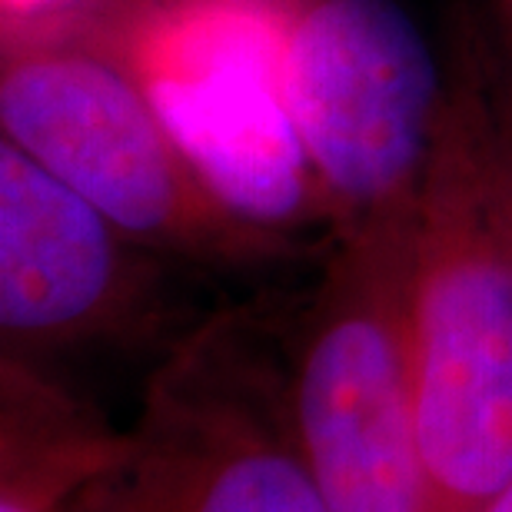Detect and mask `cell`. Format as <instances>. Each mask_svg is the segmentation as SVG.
<instances>
[{"instance_id":"52a82bcc","label":"cell","mask_w":512,"mask_h":512,"mask_svg":"<svg viewBox=\"0 0 512 512\" xmlns=\"http://www.w3.org/2000/svg\"><path fill=\"white\" fill-rule=\"evenodd\" d=\"M94 203L14 143H0V330L4 356L34 363L124 330L143 303V266Z\"/></svg>"},{"instance_id":"ba28073f","label":"cell","mask_w":512,"mask_h":512,"mask_svg":"<svg viewBox=\"0 0 512 512\" xmlns=\"http://www.w3.org/2000/svg\"><path fill=\"white\" fill-rule=\"evenodd\" d=\"M124 429L67 396L34 363L4 356L0 512H97Z\"/></svg>"},{"instance_id":"9c48e42d","label":"cell","mask_w":512,"mask_h":512,"mask_svg":"<svg viewBox=\"0 0 512 512\" xmlns=\"http://www.w3.org/2000/svg\"><path fill=\"white\" fill-rule=\"evenodd\" d=\"M77 0H0L4 10V37L20 40L40 34V20H50L74 7Z\"/></svg>"},{"instance_id":"7a4b0ae2","label":"cell","mask_w":512,"mask_h":512,"mask_svg":"<svg viewBox=\"0 0 512 512\" xmlns=\"http://www.w3.org/2000/svg\"><path fill=\"white\" fill-rule=\"evenodd\" d=\"M283 383L326 509L429 512L413 366V210L346 233Z\"/></svg>"},{"instance_id":"5b68a950","label":"cell","mask_w":512,"mask_h":512,"mask_svg":"<svg viewBox=\"0 0 512 512\" xmlns=\"http://www.w3.org/2000/svg\"><path fill=\"white\" fill-rule=\"evenodd\" d=\"M286 97L346 227L416 207L446 97L433 47L396 0H296Z\"/></svg>"},{"instance_id":"277c9868","label":"cell","mask_w":512,"mask_h":512,"mask_svg":"<svg viewBox=\"0 0 512 512\" xmlns=\"http://www.w3.org/2000/svg\"><path fill=\"white\" fill-rule=\"evenodd\" d=\"M0 124L133 243L217 260L276 250V233L240 220L200 180L110 50L7 40Z\"/></svg>"},{"instance_id":"6da1fadb","label":"cell","mask_w":512,"mask_h":512,"mask_svg":"<svg viewBox=\"0 0 512 512\" xmlns=\"http://www.w3.org/2000/svg\"><path fill=\"white\" fill-rule=\"evenodd\" d=\"M413 366L429 512L512 483V130L459 80L413 207Z\"/></svg>"},{"instance_id":"30bf717a","label":"cell","mask_w":512,"mask_h":512,"mask_svg":"<svg viewBox=\"0 0 512 512\" xmlns=\"http://www.w3.org/2000/svg\"><path fill=\"white\" fill-rule=\"evenodd\" d=\"M483 512H512V483H509V486L503 489V493H499Z\"/></svg>"},{"instance_id":"8992f818","label":"cell","mask_w":512,"mask_h":512,"mask_svg":"<svg viewBox=\"0 0 512 512\" xmlns=\"http://www.w3.org/2000/svg\"><path fill=\"white\" fill-rule=\"evenodd\" d=\"M97 512H330L296 439L283 373L227 323L153 376Z\"/></svg>"},{"instance_id":"3957f363","label":"cell","mask_w":512,"mask_h":512,"mask_svg":"<svg viewBox=\"0 0 512 512\" xmlns=\"http://www.w3.org/2000/svg\"><path fill=\"white\" fill-rule=\"evenodd\" d=\"M293 4L137 0L110 50L200 180L270 233L326 203L286 97Z\"/></svg>"}]
</instances>
